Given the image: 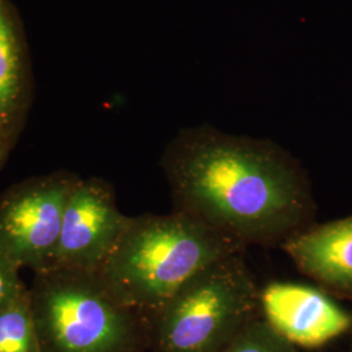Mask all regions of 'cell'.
Returning <instances> with one entry per match:
<instances>
[{
    "label": "cell",
    "mask_w": 352,
    "mask_h": 352,
    "mask_svg": "<svg viewBox=\"0 0 352 352\" xmlns=\"http://www.w3.org/2000/svg\"><path fill=\"white\" fill-rule=\"evenodd\" d=\"M10 145H11V140L8 139L6 136V133L0 129V167H1V164L4 162V160H6L7 154H8Z\"/></svg>",
    "instance_id": "cell-13"
},
{
    "label": "cell",
    "mask_w": 352,
    "mask_h": 352,
    "mask_svg": "<svg viewBox=\"0 0 352 352\" xmlns=\"http://www.w3.org/2000/svg\"><path fill=\"white\" fill-rule=\"evenodd\" d=\"M77 182L76 176L58 173L8 189L0 197V253L20 269L47 270Z\"/></svg>",
    "instance_id": "cell-5"
},
{
    "label": "cell",
    "mask_w": 352,
    "mask_h": 352,
    "mask_svg": "<svg viewBox=\"0 0 352 352\" xmlns=\"http://www.w3.org/2000/svg\"><path fill=\"white\" fill-rule=\"evenodd\" d=\"M260 315V289L236 253L205 269L151 316V347L221 352Z\"/></svg>",
    "instance_id": "cell-4"
},
{
    "label": "cell",
    "mask_w": 352,
    "mask_h": 352,
    "mask_svg": "<svg viewBox=\"0 0 352 352\" xmlns=\"http://www.w3.org/2000/svg\"><path fill=\"white\" fill-rule=\"evenodd\" d=\"M280 247L302 274L324 291L352 299V215L312 223Z\"/></svg>",
    "instance_id": "cell-8"
},
{
    "label": "cell",
    "mask_w": 352,
    "mask_h": 352,
    "mask_svg": "<svg viewBox=\"0 0 352 352\" xmlns=\"http://www.w3.org/2000/svg\"><path fill=\"white\" fill-rule=\"evenodd\" d=\"M351 352H352V349H351Z\"/></svg>",
    "instance_id": "cell-14"
},
{
    "label": "cell",
    "mask_w": 352,
    "mask_h": 352,
    "mask_svg": "<svg viewBox=\"0 0 352 352\" xmlns=\"http://www.w3.org/2000/svg\"><path fill=\"white\" fill-rule=\"evenodd\" d=\"M128 218L118 208L107 183L78 179L67 202L58 245L47 270L96 273L123 232Z\"/></svg>",
    "instance_id": "cell-6"
},
{
    "label": "cell",
    "mask_w": 352,
    "mask_h": 352,
    "mask_svg": "<svg viewBox=\"0 0 352 352\" xmlns=\"http://www.w3.org/2000/svg\"><path fill=\"white\" fill-rule=\"evenodd\" d=\"M260 314L296 347L317 349L352 327V316L324 289L272 282L260 289Z\"/></svg>",
    "instance_id": "cell-7"
},
{
    "label": "cell",
    "mask_w": 352,
    "mask_h": 352,
    "mask_svg": "<svg viewBox=\"0 0 352 352\" xmlns=\"http://www.w3.org/2000/svg\"><path fill=\"white\" fill-rule=\"evenodd\" d=\"M221 352H299V350L279 336L260 315L243 327L239 334Z\"/></svg>",
    "instance_id": "cell-11"
},
{
    "label": "cell",
    "mask_w": 352,
    "mask_h": 352,
    "mask_svg": "<svg viewBox=\"0 0 352 352\" xmlns=\"http://www.w3.org/2000/svg\"><path fill=\"white\" fill-rule=\"evenodd\" d=\"M42 352H140L151 320L118 302L96 273H36L29 289Z\"/></svg>",
    "instance_id": "cell-3"
},
{
    "label": "cell",
    "mask_w": 352,
    "mask_h": 352,
    "mask_svg": "<svg viewBox=\"0 0 352 352\" xmlns=\"http://www.w3.org/2000/svg\"><path fill=\"white\" fill-rule=\"evenodd\" d=\"M25 77L19 32L6 0H0V129L12 140L25 109Z\"/></svg>",
    "instance_id": "cell-9"
},
{
    "label": "cell",
    "mask_w": 352,
    "mask_h": 352,
    "mask_svg": "<svg viewBox=\"0 0 352 352\" xmlns=\"http://www.w3.org/2000/svg\"><path fill=\"white\" fill-rule=\"evenodd\" d=\"M244 251L182 212L144 214L128 218L96 274L118 302L151 318L205 269Z\"/></svg>",
    "instance_id": "cell-2"
},
{
    "label": "cell",
    "mask_w": 352,
    "mask_h": 352,
    "mask_svg": "<svg viewBox=\"0 0 352 352\" xmlns=\"http://www.w3.org/2000/svg\"><path fill=\"white\" fill-rule=\"evenodd\" d=\"M24 289L20 267L0 253V308L13 300Z\"/></svg>",
    "instance_id": "cell-12"
},
{
    "label": "cell",
    "mask_w": 352,
    "mask_h": 352,
    "mask_svg": "<svg viewBox=\"0 0 352 352\" xmlns=\"http://www.w3.org/2000/svg\"><path fill=\"white\" fill-rule=\"evenodd\" d=\"M162 167L176 212L245 250L282 245L314 223L308 177L272 141L190 128L168 145Z\"/></svg>",
    "instance_id": "cell-1"
},
{
    "label": "cell",
    "mask_w": 352,
    "mask_h": 352,
    "mask_svg": "<svg viewBox=\"0 0 352 352\" xmlns=\"http://www.w3.org/2000/svg\"><path fill=\"white\" fill-rule=\"evenodd\" d=\"M0 352H42L26 287L0 308Z\"/></svg>",
    "instance_id": "cell-10"
}]
</instances>
